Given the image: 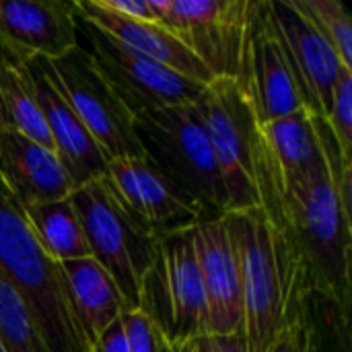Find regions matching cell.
Instances as JSON below:
<instances>
[{
	"label": "cell",
	"instance_id": "obj_1",
	"mask_svg": "<svg viewBox=\"0 0 352 352\" xmlns=\"http://www.w3.org/2000/svg\"><path fill=\"white\" fill-rule=\"evenodd\" d=\"M221 217L239 264L241 332L250 352H272L285 328L307 311L311 291L305 272L287 233L276 229L262 208Z\"/></svg>",
	"mask_w": 352,
	"mask_h": 352
},
{
	"label": "cell",
	"instance_id": "obj_2",
	"mask_svg": "<svg viewBox=\"0 0 352 352\" xmlns=\"http://www.w3.org/2000/svg\"><path fill=\"white\" fill-rule=\"evenodd\" d=\"M287 237L311 295L346 311L351 293L352 219L340 206L326 157L280 198Z\"/></svg>",
	"mask_w": 352,
	"mask_h": 352
},
{
	"label": "cell",
	"instance_id": "obj_3",
	"mask_svg": "<svg viewBox=\"0 0 352 352\" xmlns=\"http://www.w3.org/2000/svg\"><path fill=\"white\" fill-rule=\"evenodd\" d=\"M0 270L27 303L47 352H89L68 307L58 264L39 248L21 206L2 184Z\"/></svg>",
	"mask_w": 352,
	"mask_h": 352
},
{
	"label": "cell",
	"instance_id": "obj_4",
	"mask_svg": "<svg viewBox=\"0 0 352 352\" xmlns=\"http://www.w3.org/2000/svg\"><path fill=\"white\" fill-rule=\"evenodd\" d=\"M144 157L208 214L227 212V192L204 122L194 103L171 105L136 118Z\"/></svg>",
	"mask_w": 352,
	"mask_h": 352
},
{
	"label": "cell",
	"instance_id": "obj_5",
	"mask_svg": "<svg viewBox=\"0 0 352 352\" xmlns=\"http://www.w3.org/2000/svg\"><path fill=\"white\" fill-rule=\"evenodd\" d=\"M68 198L78 214L91 258L116 283L126 311L138 309L140 287L161 239L144 233L126 214L103 177L74 188Z\"/></svg>",
	"mask_w": 352,
	"mask_h": 352
},
{
	"label": "cell",
	"instance_id": "obj_6",
	"mask_svg": "<svg viewBox=\"0 0 352 352\" xmlns=\"http://www.w3.org/2000/svg\"><path fill=\"white\" fill-rule=\"evenodd\" d=\"M138 311L153 320L175 352L206 336L208 309L192 229L159 241L155 262L140 287Z\"/></svg>",
	"mask_w": 352,
	"mask_h": 352
},
{
	"label": "cell",
	"instance_id": "obj_7",
	"mask_svg": "<svg viewBox=\"0 0 352 352\" xmlns=\"http://www.w3.org/2000/svg\"><path fill=\"white\" fill-rule=\"evenodd\" d=\"M206 136L227 192V212L258 208L256 142L258 122L233 78L210 80L196 99Z\"/></svg>",
	"mask_w": 352,
	"mask_h": 352
},
{
	"label": "cell",
	"instance_id": "obj_8",
	"mask_svg": "<svg viewBox=\"0 0 352 352\" xmlns=\"http://www.w3.org/2000/svg\"><path fill=\"white\" fill-rule=\"evenodd\" d=\"M39 60L50 80L64 95L107 161L144 157L136 136L134 116L120 101L80 43L62 58Z\"/></svg>",
	"mask_w": 352,
	"mask_h": 352
},
{
	"label": "cell",
	"instance_id": "obj_9",
	"mask_svg": "<svg viewBox=\"0 0 352 352\" xmlns=\"http://www.w3.org/2000/svg\"><path fill=\"white\" fill-rule=\"evenodd\" d=\"M76 29L87 43L82 47L134 120L163 107L196 103L206 87L122 45L78 14Z\"/></svg>",
	"mask_w": 352,
	"mask_h": 352
},
{
	"label": "cell",
	"instance_id": "obj_10",
	"mask_svg": "<svg viewBox=\"0 0 352 352\" xmlns=\"http://www.w3.org/2000/svg\"><path fill=\"white\" fill-rule=\"evenodd\" d=\"M155 23L173 33L214 78L237 80L252 0H151Z\"/></svg>",
	"mask_w": 352,
	"mask_h": 352
},
{
	"label": "cell",
	"instance_id": "obj_11",
	"mask_svg": "<svg viewBox=\"0 0 352 352\" xmlns=\"http://www.w3.org/2000/svg\"><path fill=\"white\" fill-rule=\"evenodd\" d=\"M103 179L126 214L157 239L190 231L200 221L212 217L169 182L146 157L107 161Z\"/></svg>",
	"mask_w": 352,
	"mask_h": 352
},
{
	"label": "cell",
	"instance_id": "obj_12",
	"mask_svg": "<svg viewBox=\"0 0 352 352\" xmlns=\"http://www.w3.org/2000/svg\"><path fill=\"white\" fill-rule=\"evenodd\" d=\"M235 82L250 103L258 126L305 109L272 25L270 0H252L241 68Z\"/></svg>",
	"mask_w": 352,
	"mask_h": 352
},
{
	"label": "cell",
	"instance_id": "obj_13",
	"mask_svg": "<svg viewBox=\"0 0 352 352\" xmlns=\"http://www.w3.org/2000/svg\"><path fill=\"white\" fill-rule=\"evenodd\" d=\"M270 16L305 109L326 120L334 87L340 74L351 68L289 0H270Z\"/></svg>",
	"mask_w": 352,
	"mask_h": 352
},
{
	"label": "cell",
	"instance_id": "obj_14",
	"mask_svg": "<svg viewBox=\"0 0 352 352\" xmlns=\"http://www.w3.org/2000/svg\"><path fill=\"white\" fill-rule=\"evenodd\" d=\"M80 43L74 0H0V52L56 60Z\"/></svg>",
	"mask_w": 352,
	"mask_h": 352
},
{
	"label": "cell",
	"instance_id": "obj_15",
	"mask_svg": "<svg viewBox=\"0 0 352 352\" xmlns=\"http://www.w3.org/2000/svg\"><path fill=\"white\" fill-rule=\"evenodd\" d=\"M194 252L202 276L208 328L206 336H225L243 328L241 276L223 217H208L192 229Z\"/></svg>",
	"mask_w": 352,
	"mask_h": 352
},
{
	"label": "cell",
	"instance_id": "obj_16",
	"mask_svg": "<svg viewBox=\"0 0 352 352\" xmlns=\"http://www.w3.org/2000/svg\"><path fill=\"white\" fill-rule=\"evenodd\" d=\"M35 101L41 109L45 128L52 138L56 157L60 159L66 175L74 188L101 179L107 171V159L95 138L78 120L58 87L50 80L39 58L25 62Z\"/></svg>",
	"mask_w": 352,
	"mask_h": 352
},
{
	"label": "cell",
	"instance_id": "obj_17",
	"mask_svg": "<svg viewBox=\"0 0 352 352\" xmlns=\"http://www.w3.org/2000/svg\"><path fill=\"white\" fill-rule=\"evenodd\" d=\"M0 184L21 206L68 198L74 190L56 153L14 130H0Z\"/></svg>",
	"mask_w": 352,
	"mask_h": 352
},
{
	"label": "cell",
	"instance_id": "obj_18",
	"mask_svg": "<svg viewBox=\"0 0 352 352\" xmlns=\"http://www.w3.org/2000/svg\"><path fill=\"white\" fill-rule=\"evenodd\" d=\"M74 10L82 21L105 31L122 45L163 64L173 72L198 85H208L210 80H214L212 72L173 33H169L159 23H144L118 16L101 8L95 0H74Z\"/></svg>",
	"mask_w": 352,
	"mask_h": 352
},
{
	"label": "cell",
	"instance_id": "obj_19",
	"mask_svg": "<svg viewBox=\"0 0 352 352\" xmlns=\"http://www.w3.org/2000/svg\"><path fill=\"white\" fill-rule=\"evenodd\" d=\"M58 268L72 318L87 349H91L97 338L126 311L122 293L105 268L91 256L62 262Z\"/></svg>",
	"mask_w": 352,
	"mask_h": 352
},
{
	"label": "cell",
	"instance_id": "obj_20",
	"mask_svg": "<svg viewBox=\"0 0 352 352\" xmlns=\"http://www.w3.org/2000/svg\"><path fill=\"white\" fill-rule=\"evenodd\" d=\"M258 130L266 173L276 188L278 198H283L297 179L324 159L314 116L307 109H301L287 118L262 124Z\"/></svg>",
	"mask_w": 352,
	"mask_h": 352
},
{
	"label": "cell",
	"instance_id": "obj_21",
	"mask_svg": "<svg viewBox=\"0 0 352 352\" xmlns=\"http://www.w3.org/2000/svg\"><path fill=\"white\" fill-rule=\"evenodd\" d=\"M39 248L56 264L89 258V245L70 198L21 208Z\"/></svg>",
	"mask_w": 352,
	"mask_h": 352
},
{
	"label": "cell",
	"instance_id": "obj_22",
	"mask_svg": "<svg viewBox=\"0 0 352 352\" xmlns=\"http://www.w3.org/2000/svg\"><path fill=\"white\" fill-rule=\"evenodd\" d=\"M0 116L2 130H14L54 151L41 109L35 101L25 62L0 52Z\"/></svg>",
	"mask_w": 352,
	"mask_h": 352
},
{
	"label": "cell",
	"instance_id": "obj_23",
	"mask_svg": "<svg viewBox=\"0 0 352 352\" xmlns=\"http://www.w3.org/2000/svg\"><path fill=\"white\" fill-rule=\"evenodd\" d=\"M0 342L6 352H47L16 287L0 270Z\"/></svg>",
	"mask_w": 352,
	"mask_h": 352
},
{
	"label": "cell",
	"instance_id": "obj_24",
	"mask_svg": "<svg viewBox=\"0 0 352 352\" xmlns=\"http://www.w3.org/2000/svg\"><path fill=\"white\" fill-rule=\"evenodd\" d=\"M291 6L334 47L342 64L352 70V23L340 0H289Z\"/></svg>",
	"mask_w": 352,
	"mask_h": 352
},
{
	"label": "cell",
	"instance_id": "obj_25",
	"mask_svg": "<svg viewBox=\"0 0 352 352\" xmlns=\"http://www.w3.org/2000/svg\"><path fill=\"white\" fill-rule=\"evenodd\" d=\"M326 124L346 161H352V70H344L334 87Z\"/></svg>",
	"mask_w": 352,
	"mask_h": 352
},
{
	"label": "cell",
	"instance_id": "obj_26",
	"mask_svg": "<svg viewBox=\"0 0 352 352\" xmlns=\"http://www.w3.org/2000/svg\"><path fill=\"white\" fill-rule=\"evenodd\" d=\"M122 324L126 330L130 352H175L161 330L142 311L132 309L122 314Z\"/></svg>",
	"mask_w": 352,
	"mask_h": 352
},
{
	"label": "cell",
	"instance_id": "obj_27",
	"mask_svg": "<svg viewBox=\"0 0 352 352\" xmlns=\"http://www.w3.org/2000/svg\"><path fill=\"white\" fill-rule=\"evenodd\" d=\"M272 352H316L314 328L307 322V311L285 328Z\"/></svg>",
	"mask_w": 352,
	"mask_h": 352
},
{
	"label": "cell",
	"instance_id": "obj_28",
	"mask_svg": "<svg viewBox=\"0 0 352 352\" xmlns=\"http://www.w3.org/2000/svg\"><path fill=\"white\" fill-rule=\"evenodd\" d=\"M101 8L132 21L155 23V14L151 8V0H95Z\"/></svg>",
	"mask_w": 352,
	"mask_h": 352
},
{
	"label": "cell",
	"instance_id": "obj_29",
	"mask_svg": "<svg viewBox=\"0 0 352 352\" xmlns=\"http://www.w3.org/2000/svg\"><path fill=\"white\" fill-rule=\"evenodd\" d=\"M198 352H250L243 332L225 334V336H204L196 340Z\"/></svg>",
	"mask_w": 352,
	"mask_h": 352
},
{
	"label": "cell",
	"instance_id": "obj_30",
	"mask_svg": "<svg viewBox=\"0 0 352 352\" xmlns=\"http://www.w3.org/2000/svg\"><path fill=\"white\" fill-rule=\"evenodd\" d=\"M89 352H130L126 330L122 324V318L116 320L99 338L97 342L89 349Z\"/></svg>",
	"mask_w": 352,
	"mask_h": 352
},
{
	"label": "cell",
	"instance_id": "obj_31",
	"mask_svg": "<svg viewBox=\"0 0 352 352\" xmlns=\"http://www.w3.org/2000/svg\"><path fill=\"white\" fill-rule=\"evenodd\" d=\"M182 352H198V346H196V342H194V344H190L186 351H182Z\"/></svg>",
	"mask_w": 352,
	"mask_h": 352
},
{
	"label": "cell",
	"instance_id": "obj_32",
	"mask_svg": "<svg viewBox=\"0 0 352 352\" xmlns=\"http://www.w3.org/2000/svg\"><path fill=\"white\" fill-rule=\"evenodd\" d=\"M0 352H6L4 351V346H2V342H0Z\"/></svg>",
	"mask_w": 352,
	"mask_h": 352
},
{
	"label": "cell",
	"instance_id": "obj_33",
	"mask_svg": "<svg viewBox=\"0 0 352 352\" xmlns=\"http://www.w3.org/2000/svg\"><path fill=\"white\" fill-rule=\"evenodd\" d=\"M0 130H2V116H0Z\"/></svg>",
	"mask_w": 352,
	"mask_h": 352
}]
</instances>
